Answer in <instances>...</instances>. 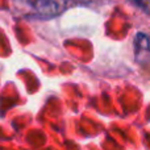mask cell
<instances>
[{"instance_id":"cell-1","label":"cell","mask_w":150,"mask_h":150,"mask_svg":"<svg viewBox=\"0 0 150 150\" xmlns=\"http://www.w3.org/2000/svg\"><path fill=\"white\" fill-rule=\"evenodd\" d=\"M16 7L25 16L49 18L58 15L62 5L57 0H15Z\"/></svg>"},{"instance_id":"cell-2","label":"cell","mask_w":150,"mask_h":150,"mask_svg":"<svg viewBox=\"0 0 150 150\" xmlns=\"http://www.w3.org/2000/svg\"><path fill=\"white\" fill-rule=\"evenodd\" d=\"M134 55L138 63L150 61V38L145 33H137L134 37Z\"/></svg>"},{"instance_id":"cell-3","label":"cell","mask_w":150,"mask_h":150,"mask_svg":"<svg viewBox=\"0 0 150 150\" xmlns=\"http://www.w3.org/2000/svg\"><path fill=\"white\" fill-rule=\"evenodd\" d=\"M129 1L133 3L136 7H140L141 9H144L150 15V0H129Z\"/></svg>"},{"instance_id":"cell-4","label":"cell","mask_w":150,"mask_h":150,"mask_svg":"<svg viewBox=\"0 0 150 150\" xmlns=\"http://www.w3.org/2000/svg\"><path fill=\"white\" fill-rule=\"evenodd\" d=\"M69 1H74V3H82V4H84V3H90L91 0H69Z\"/></svg>"}]
</instances>
